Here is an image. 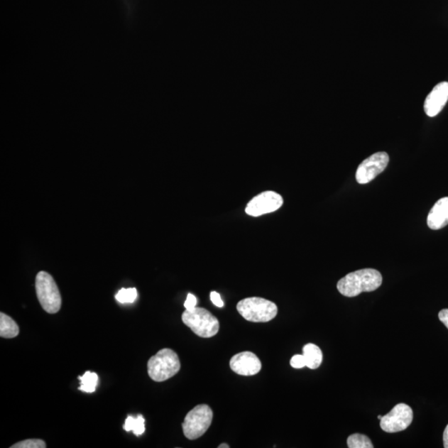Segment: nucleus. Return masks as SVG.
I'll return each mask as SVG.
<instances>
[{"instance_id":"4","label":"nucleus","mask_w":448,"mask_h":448,"mask_svg":"<svg viewBox=\"0 0 448 448\" xmlns=\"http://www.w3.org/2000/svg\"><path fill=\"white\" fill-rule=\"evenodd\" d=\"M241 316L251 322H268L277 317V305L267 299L248 297L242 300L237 305Z\"/></svg>"},{"instance_id":"25","label":"nucleus","mask_w":448,"mask_h":448,"mask_svg":"<svg viewBox=\"0 0 448 448\" xmlns=\"http://www.w3.org/2000/svg\"><path fill=\"white\" fill-rule=\"evenodd\" d=\"M229 445L226 444V443H223V444H221L219 446V448H229Z\"/></svg>"},{"instance_id":"19","label":"nucleus","mask_w":448,"mask_h":448,"mask_svg":"<svg viewBox=\"0 0 448 448\" xmlns=\"http://www.w3.org/2000/svg\"><path fill=\"white\" fill-rule=\"evenodd\" d=\"M45 442L41 439H28L16 443L11 448H45Z\"/></svg>"},{"instance_id":"7","label":"nucleus","mask_w":448,"mask_h":448,"mask_svg":"<svg viewBox=\"0 0 448 448\" xmlns=\"http://www.w3.org/2000/svg\"><path fill=\"white\" fill-rule=\"evenodd\" d=\"M390 156L386 152H377L359 165L356 178L359 184L366 185L387 168Z\"/></svg>"},{"instance_id":"10","label":"nucleus","mask_w":448,"mask_h":448,"mask_svg":"<svg viewBox=\"0 0 448 448\" xmlns=\"http://www.w3.org/2000/svg\"><path fill=\"white\" fill-rule=\"evenodd\" d=\"M230 368L236 373L243 376L257 375L262 368V363L255 354L250 351L241 352L231 359Z\"/></svg>"},{"instance_id":"9","label":"nucleus","mask_w":448,"mask_h":448,"mask_svg":"<svg viewBox=\"0 0 448 448\" xmlns=\"http://www.w3.org/2000/svg\"><path fill=\"white\" fill-rule=\"evenodd\" d=\"M283 205L282 195L274 191H265L248 202L245 212L249 216L259 217L273 213Z\"/></svg>"},{"instance_id":"13","label":"nucleus","mask_w":448,"mask_h":448,"mask_svg":"<svg viewBox=\"0 0 448 448\" xmlns=\"http://www.w3.org/2000/svg\"><path fill=\"white\" fill-rule=\"evenodd\" d=\"M303 356L306 359L307 367L311 369H317L323 361L322 349L316 344H307L303 347Z\"/></svg>"},{"instance_id":"1","label":"nucleus","mask_w":448,"mask_h":448,"mask_svg":"<svg viewBox=\"0 0 448 448\" xmlns=\"http://www.w3.org/2000/svg\"><path fill=\"white\" fill-rule=\"evenodd\" d=\"M382 275L378 271L366 268L349 273L337 283L339 293L347 297H357L362 293H371L381 287Z\"/></svg>"},{"instance_id":"20","label":"nucleus","mask_w":448,"mask_h":448,"mask_svg":"<svg viewBox=\"0 0 448 448\" xmlns=\"http://www.w3.org/2000/svg\"><path fill=\"white\" fill-rule=\"evenodd\" d=\"M290 366L294 368H302L307 366L306 359L303 354H295L290 361Z\"/></svg>"},{"instance_id":"5","label":"nucleus","mask_w":448,"mask_h":448,"mask_svg":"<svg viewBox=\"0 0 448 448\" xmlns=\"http://www.w3.org/2000/svg\"><path fill=\"white\" fill-rule=\"evenodd\" d=\"M37 297L42 308L49 314H56L62 307V297L52 275L46 272L38 273L35 280Z\"/></svg>"},{"instance_id":"23","label":"nucleus","mask_w":448,"mask_h":448,"mask_svg":"<svg viewBox=\"0 0 448 448\" xmlns=\"http://www.w3.org/2000/svg\"><path fill=\"white\" fill-rule=\"evenodd\" d=\"M438 318L440 321L444 324V326L448 329V309H443L438 314Z\"/></svg>"},{"instance_id":"8","label":"nucleus","mask_w":448,"mask_h":448,"mask_svg":"<svg viewBox=\"0 0 448 448\" xmlns=\"http://www.w3.org/2000/svg\"><path fill=\"white\" fill-rule=\"evenodd\" d=\"M412 408L405 403H398L381 420L383 431L393 433L407 430L413 422Z\"/></svg>"},{"instance_id":"12","label":"nucleus","mask_w":448,"mask_h":448,"mask_svg":"<svg viewBox=\"0 0 448 448\" xmlns=\"http://www.w3.org/2000/svg\"><path fill=\"white\" fill-rule=\"evenodd\" d=\"M428 227L432 230L442 229L448 224V197L437 202L427 215Z\"/></svg>"},{"instance_id":"18","label":"nucleus","mask_w":448,"mask_h":448,"mask_svg":"<svg viewBox=\"0 0 448 448\" xmlns=\"http://www.w3.org/2000/svg\"><path fill=\"white\" fill-rule=\"evenodd\" d=\"M137 290L136 288H122L116 295L118 302L121 304L133 303L137 298Z\"/></svg>"},{"instance_id":"15","label":"nucleus","mask_w":448,"mask_h":448,"mask_svg":"<svg viewBox=\"0 0 448 448\" xmlns=\"http://www.w3.org/2000/svg\"><path fill=\"white\" fill-rule=\"evenodd\" d=\"M126 432H133L136 436H141L146 431L145 418L139 415L136 417L128 416L123 427Z\"/></svg>"},{"instance_id":"14","label":"nucleus","mask_w":448,"mask_h":448,"mask_svg":"<svg viewBox=\"0 0 448 448\" xmlns=\"http://www.w3.org/2000/svg\"><path fill=\"white\" fill-rule=\"evenodd\" d=\"M18 334L19 328L17 323L6 314L0 313V337L12 339L17 337Z\"/></svg>"},{"instance_id":"17","label":"nucleus","mask_w":448,"mask_h":448,"mask_svg":"<svg viewBox=\"0 0 448 448\" xmlns=\"http://www.w3.org/2000/svg\"><path fill=\"white\" fill-rule=\"evenodd\" d=\"M347 445L349 448H373L371 439L366 435L354 433L348 437Z\"/></svg>"},{"instance_id":"11","label":"nucleus","mask_w":448,"mask_h":448,"mask_svg":"<svg viewBox=\"0 0 448 448\" xmlns=\"http://www.w3.org/2000/svg\"><path fill=\"white\" fill-rule=\"evenodd\" d=\"M448 101V82H442L427 95L425 102V111L428 116L435 117L439 114Z\"/></svg>"},{"instance_id":"24","label":"nucleus","mask_w":448,"mask_h":448,"mask_svg":"<svg viewBox=\"0 0 448 448\" xmlns=\"http://www.w3.org/2000/svg\"><path fill=\"white\" fill-rule=\"evenodd\" d=\"M443 444L445 448H448V425L446 427L444 432H443Z\"/></svg>"},{"instance_id":"21","label":"nucleus","mask_w":448,"mask_h":448,"mask_svg":"<svg viewBox=\"0 0 448 448\" xmlns=\"http://www.w3.org/2000/svg\"><path fill=\"white\" fill-rule=\"evenodd\" d=\"M197 303H198V300H197L195 295L190 293L187 295V299L184 306L185 310H192L197 307Z\"/></svg>"},{"instance_id":"22","label":"nucleus","mask_w":448,"mask_h":448,"mask_svg":"<svg viewBox=\"0 0 448 448\" xmlns=\"http://www.w3.org/2000/svg\"><path fill=\"white\" fill-rule=\"evenodd\" d=\"M210 299L212 302H213L216 307H223L224 306V303L223 300H222L219 293L217 292H212L210 293Z\"/></svg>"},{"instance_id":"6","label":"nucleus","mask_w":448,"mask_h":448,"mask_svg":"<svg viewBox=\"0 0 448 448\" xmlns=\"http://www.w3.org/2000/svg\"><path fill=\"white\" fill-rule=\"evenodd\" d=\"M214 413L209 406L197 405L186 415L182 428L185 436L190 440H195L208 431Z\"/></svg>"},{"instance_id":"2","label":"nucleus","mask_w":448,"mask_h":448,"mask_svg":"<svg viewBox=\"0 0 448 448\" xmlns=\"http://www.w3.org/2000/svg\"><path fill=\"white\" fill-rule=\"evenodd\" d=\"M180 367L178 354L170 349H163L148 361V375L152 381L163 382L177 375Z\"/></svg>"},{"instance_id":"3","label":"nucleus","mask_w":448,"mask_h":448,"mask_svg":"<svg viewBox=\"0 0 448 448\" xmlns=\"http://www.w3.org/2000/svg\"><path fill=\"white\" fill-rule=\"evenodd\" d=\"M182 321L202 338L214 337L219 331V319L204 308L196 307L192 310H185L182 315Z\"/></svg>"},{"instance_id":"26","label":"nucleus","mask_w":448,"mask_h":448,"mask_svg":"<svg viewBox=\"0 0 448 448\" xmlns=\"http://www.w3.org/2000/svg\"><path fill=\"white\" fill-rule=\"evenodd\" d=\"M382 417H383V416H381V415H378V420H382Z\"/></svg>"},{"instance_id":"16","label":"nucleus","mask_w":448,"mask_h":448,"mask_svg":"<svg viewBox=\"0 0 448 448\" xmlns=\"http://www.w3.org/2000/svg\"><path fill=\"white\" fill-rule=\"evenodd\" d=\"M78 378L81 381L78 390L85 393H94L96 391L98 381H99L96 373L87 371L84 375L78 377Z\"/></svg>"}]
</instances>
